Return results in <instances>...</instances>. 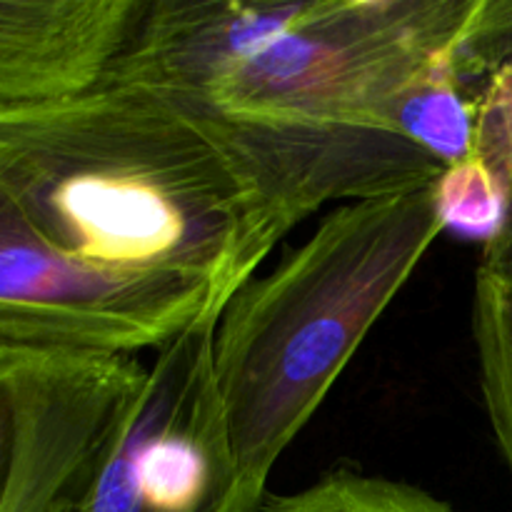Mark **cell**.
Wrapping results in <instances>:
<instances>
[{
    "mask_svg": "<svg viewBox=\"0 0 512 512\" xmlns=\"http://www.w3.org/2000/svg\"><path fill=\"white\" fill-rule=\"evenodd\" d=\"M260 512H458L403 480L335 470L295 493L265 498Z\"/></svg>",
    "mask_w": 512,
    "mask_h": 512,
    "instance_id": "11",
    "label": "cell"
},
{
    "mask_svg": "<svg viewBox=\"0 0 512 512\" xmlns=\"http://www.w3.org/2000/svg\"><path fill=\"white\" fill-rule=\"evenodd\" d=\"M473 335L485 408L512 473V248L483 250L475 273Z\"/></svg>",
    "mask_w": 512,
    "mask_h": 512,
    "instance_id": "8",
    "label": "cell"
},
{
    "mask_svg": "<svg viewBox=\"0 0 512 512\" xmlns=\"http://www.w3.org/2000/svg\"><path fill=\"white\" fill-rule=\"evenodd\" d=\"M15 438H18V415H15V395L10 375H0V500L8 488L10 470L15 458Z\"/></svg>",
    "mask_w": 512,
    "mask_h": 512,
    "instance_id": "13",
    "label": "cell"
},
{
    "mask_svg": "<svg viewBox=\"0 0 512 512\" xmlns=\"http://www.w3.org/2000/svg\"><path fill=\"white\" fill-rule=\"evenodd\" d=\"M208 283L115 275L60 253L0 190V375L93 355L160 350L220 318Z\"/></svg>",
    "mask_w": 512,
    "mask_h": 512,
    "instance_id": "4",
    "label": "cell"
},
{
    "mask_svg": "<svg viewBox=\"0 0 512 512\" xmlns=\"http://www.w3.org/2000/svg\"><path fill=\"white\" fill-rule=\"evenodd\" d=\"M460 40L415 80L393 113V133L423 148L443 168L470 158L475 140V98L458 70Z\"/></svg>",
    "mask_w": 512,
    "mask_h": 512,
    "instance_id": "9",
    "label": "cell"
},
{
    "mask_svg": "<svg viewBox=\"0 0 512 512\" xmlns=\"http://www.w3.org/2000/svg\"><path fill=\"white\" fill-rule=\"evenodd\" d=\"M145 0H0V108L110 78Z\"/></svg>",
    "mask_w": 512,
    "mask_h": 512,
    "instance_id": "7",
    "label": "cell"
},
{
    "mask_svg": "<svg viewBox=\"0 0 512 512\" xmlns=\"http://www.w3.org/2000/svg\"><path fill=\"white\" fill-rule=\"evenodd\" d=\"M440 170L395 133L245 123L120 78L0 108V190L53 248L105 273L200 280L225 305L325 203Z\"/></svg>",
    "mask_w": 512,
    "mask_h": 512,
    "instance_id": "1",
    "label": "cell"
},
{
    "mask_svg": "<svg viewBox=\"0 0 512 512\" xmlns=\"http://www.w3.org/2000/svg\"><path fill=\"white\" fill-rule=\"evenodd\" d=\"M83 493H85V490H83ZM83 493L75 495V498H70L65 505H60L58 512H78L80 510V500H83Z\"/></svg>",
    "mask_w": 512,
    "mask_h": 512,
    "instance_id": "14",
    "label": "cell"
},
{
    "mask_svg": "<svg viewBox=\"0 0 512 512\" xmlns=\"http://www.w3.org/2000/svg\"><path fill=\"white\" fill-rule=\"evenodd\" d=\"M438 235L433 183L343 203L228 300L213 375L245 478L268 485Z\"/></svg>",
    "mask_w": 512,
    "mask_h": 512,
    "instance_id": "3",
    "label": "cell"
},
{
    "mask_svg": "<svg viewBox=\"0 0 512 512\" xmlns=\"http://www.w3.org/2000/svg\"><path fill=\"white\" fill-rule=\"evenodd\" d=\"M433 205L443 233L483 250L493 248L508 225V193L478 155L440 170L433 180Z\"/></svg>",
    "mask_w": 512,
    "mask_h": 512,
    "instance_id": "10",
    "label": "cell"
},
{
    "mask_svg": "<svg viewBox=\"0 0 512 512\" xmlns=\"http://www.w3.org/2000/svg\"><path fill=\"white\" fill-rule=\"evenodd\" d=\"M478 0H145L110 78L233 120L393 133L415 80L458 45Z\"/></svg>",
    "mask_w": 512,
    "mask_h": 512,
    "instance_id": "2",
    "label": "cell"
},
{
    "mask_svg": "<svg viewBox=\"0 0 512 512\" xmlns=\"http://www.w3.org/2000/svg\"><path fill=\"white\" fill-rule=\"evenodd\" d=\"M473 155L498 175L508 193V225L493 248H512V48L490 70L475 98Z\"/></svg>",
    "mask_w": 512,
    "mask_h": 512,
    "instance_id": "12",
    "label": "cell"
},
{
    "mask_svg": "<svg viewBox=\"0 0 512 512\" xmlns=\"http://www.w3.org/2000/svg\"><path fill=\"white\" fill-rule=\"evenodd\" d=\"M8 375L18 438L0 512H58L88 488L148 365L135 355H93Z\"/></svg>",
    "mask_w": 512,
    "mask_h": 512,
    "instance_id": "6",
    "label": "cell"
},
{
    "mask_svg": "<svg viewBox=\"0 0 512 512\" xmlns=\"http://www.w3.org/2000/svg\"><path fill=\"white\" fill-rule=\"evenodd\" d=\"M218 318L158 350L148 378L100 458L78 512H260L265 488L230 448L213 375Z\"/></svg>",
    "mask_w": 512,
    "mask_h": 512,
    "instance_id": "5",
    "label": "cell"
}]
</instances>
